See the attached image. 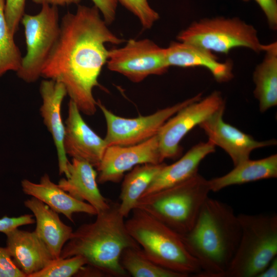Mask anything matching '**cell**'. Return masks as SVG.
<instances>
[{
	"label": "cell",
	"instance_id": "obj_4",
	"mask_svg": "<svg viewBox=\"0 0 277 277\" xmlns=\"http://www.w3.org/2000/svg\"><path fill=\"white\" fill-rule=\"evenodd\" d=\"M125 221L131 236L155 264L189 276L202 271L198 261L185 247L181 235L145 211L134 208Z\"/></svg>",
	"mask_w": 277,
	"mask_h": 277
},
{
	"label": "cell",
	"instance_id": "obj_12",
	"mask_svg": "<svg viewBox=\"0 0 277 277\" xmlns=\"http://www.w3.org/2000/svg\"><path fill=\"white\" fill-rule=\"evenodd\" d=\"M162 162L157 134L133 145L108 146L96 167L97 181L99 184L118 183L126 172L138 165Z\"/></svg>",
	"mask_w": 277,
	"mask_h": 277
},
{
	"label": "cell",
	"instance_id": "obj_32",
	"mask_svg": "<svg viewBox=\"0 0 277 277\" xmlns=\"http://www.w3.org/2000/svg\"><path fill=\"white\" fill-rule=\"evenodd\" d=\"M102 14V17L109 25L115 20L116 16L117 0H91Z\"/></svg>",
	"mask_w": 277,
	"mask_h": 277
},
{
	"label": "cell",
	"instance_id": "obj_2",
	"mask_svg": "<svg viewBox=\"0 0 277 277\" xmlns=\"http://www.w3.org/2000/svg\"><path fill=\"white\" fill-rule=\"evenodd\" d=\"M180 235L201 266V272L195 276L222 277L235 253L241 228L230 205L208 197L192 228Z\"/></svg>",
	"mask_w": 277,
	"mask_h": 277
},
{
	"label": "cell",
	"instance_id": "obj_33",
	"mask_svg": "<svg viewBox=\"0 0 277 277\" xmlns=\"http://www.w3.org/2000/svg\"><path fill=\"white\" fill-rule=\"evenodd\" d=\"M261 8L269 28L277 29V0H254Z\"/></svg>",
	"mask_w": 277,
	"mask_h": 277
},
{
	"label": "cell",
	"instance_id": "obj_13",
	"mask_svg": "<svg viewBox=\"0 0 277 277\" xmlns=\"http://www.w3.org/2000/svg\"><path fill=\"white\" fill-rule=\"evenodd\" d=\"M225 108L224 107L219 109L199 126L208 136L209 141L228 153L234 166L249 159L253 150L276 144L274 139L257 141L251 135L225 122L223 118Z\"/></svg>",
	"mask_w": 277,
	"mask_h": 277
},
{
	"label": "cell",
	"instance_id": "obj_28",
	"mask_svg": "<svg viewBox=\"0 0 277 277\" xmlns=\"http://www.w3.org/2000/svg\"><path fill=\"white\" fill-rule=\"evenodd\" d=\"M139 20L145 29L151 28L159 19V14L148 0H117Z\"/></svg>",
	"mask_w": 277,
	"mask_h": 277
},
{
	"label": "cell",
	"instance_id": "obj_36",
	"mask_svg": "<svg viewBox=\"0 0 277 277\" xmlns=\"http://www.w3.org/2000/svg\"><path fill=\"white\" fill-rule=\"evenodd\" d=\"M242 1H244V2H247L249 1L250 0H242Z\"/></svg>",
	"mask_w": 277,
	"mask_h": 277
},
{
	"label": "cell",
	"instance_id": "obj_24",
	"mask_svg": "<svg viewBox=\"0 0 277 277\" xmlns=\"http://www.w3.org/2000/svg\"><path fill=\"white\" fill-rule=\"evenodd\" d=\"M165 165L163 162L138 165L125 175L119 202L120 212L125 217L129 216L138 200Z\"/></svg>",
	"mask_w": 277,
	"mask_h": 277
},
{
	"label": "cell",
	"instance_id": "obj_19",
	"mask_svg": "<svg viewBox=\"0 0 277 277\" xmlns=\"http://www.w3.org/2000/svg\"><path fill=\"white\" fill-rule=\"evenodd\" d=\"M88 162L72 159L68 164V175L57 185L74 198L90 204L97 213L106 209L109 200L101 193L97 185V171Z\"/></svg>",
	"mask_w": 277,
	"mask_h": 277
},
{
	"label": "cell",
	"instance_id": "obj_10",
	"mask_svg": "<svg viewBox=\"0 0 277 277\" xmlns=\"http://www.w3.org/2000/svg\"><path fill=\"white\" fill-rule=\"evenodd\" d=\"M202 93L157 110L146 116L125 118L117 116L108 109L101 101L97 106L102 111L106 125L105 140L107 146H130L142 143L157 134L164 124L186 105L202 98Z\"/></svg>",
	"mask_w": 277,
	"mask_h": 277
},
{
	"label": "cell",
	"instance_id": "obj_27",
	"mask_svg": "<svg viewBox=\"0 0 277 277\" xmlns=\"http://www.w3.org/2000/svg\"><path fill=\"white\" fill-rule=\"evenodd\" d=\"M87 264L81 255L54 259L45 268L30 277H70L76 275L80 269Z\"/></svg>",
	"mask_w": 277,
	"mask_h": 277
},
{
	"label": "cell",
	"instance_id": "obj_31",
	"mask_svg": "<svg viewBox=\"0 0 277 277\" xmlns=\"http://www.w3.org/2000/svg\"><path fill=\"white\" fill-rule=\"evenodd\" d=\"M33 215L25 214L16 217L5 215L0 218V232L6 234L8 232L24 225L33 224L35 220Z\"/></svg>",
	"mask_w": 277,
	"mask_h": 277
},
{
	"label": "cell",
	"instance_id": "obj_21",
	"mask_svg": "<svg viewBox=\"0 0 277 277\" xmlns=\"http://www.w3.org/2000/svg\"><path fill=\"white\" fill-rule=\"evenodd\" d=\"M215 150V146L209 141L193 146L176 162L169 165L166 164L141 198L191 178L197 173L201 161Z\"/></svg>",
	"mask_w": 277,
	"mask_h": 277
},
{
	"label": "cell",
	"instance_id": "obj_7",
	"mask_svg": "<svg viewBox=\"0 0 277 277\" xmlns=\"http://www.w3.org/2000/svg\"><path fill=\"white\" fill-rule=\"evenodd\" d=\"M179 41L211 52L228 54L233 48L243 47L255 52L264 51L256 29L238 17L217 16L192 23L177 36Z\"/></svg>",
	"mask_w": 277,
	"mask_h": 277
},
{
	"label": "cell",
	"instance_id": "obj_23",
	"mask_svg": "<svg viewBox=\"0 0 277 277\" xmlns=\"http://www.w3.org/2000/svg\"><path fill=\"white\" fill-rule=\"evenodd\" d=\"M263 61L255 67L253 80V92L259 102L261 112L277 105V43L267 44Z\"/></svg>",
	"mask_w": 277,
	"mask_h": 277
},
{
	"label": "cell",
	"instance_id": "obj_17",
	"mask_svg": "<svg viewBox=\"0 0 277 277\" xmlns=\"http://www.w3.org/2000/svg\"><path fill=\"white\" fill-rule=\"evenodd\" d=\"M166 53L169 67H203L220 83L229 81L233 77L231 60L220 62L212 52L197 46L180 41L172 42L166 48Z\"/></svg>",
	"mask_w": 277,
	"mask_h": 277
},
{
	"label": "cell",
	"instance_id": "obj_9",
	"mask_svg": "<svg viewBox=\"0 0 277 277\" xmlns=\"http://www.w3.org/2000/svg\"><path fill=\"white\" fill-rule=\"evenodd\" d=\"M106 64L109 70L134 83L150 75L163 74L170 67L166 48L148 38L130 39L122 47L109 50Z\"/></svg>",
	"mask_w": 277,
	"mask_h": 277
},
{
	"label": "cell",
	"instance_id": "obj_3",
	"mask_svg": "<svg viewBox=\"0 0 277 277\" xmlns=\"http://www.w3.org/2000/svg\"><path fill=\"white\" fill-rule=\"evenodd\" d=\"M119 202L109 200L108 207L97 213L92 223L80 225L64 246L60 257L81 255L87 264L108 277H127L120 258L126 248L141 247L129 233Z\"/></svg>",
	"mask_w": 277,
	"mask_h": 277
},
{
	"label": "cell",
	"instance_id": "obj_11",
	"mask_svg": "<svg viewBox=\"0 0 277 277\" xmlns=\"http://www.w3.org/2000/svg\"><path fill=\"white\" fill-rule=\"evenodd\" d=\"M224 107L225 103L221 93L215 91L205 98L184 107L168 119L157 134L162 160L178 156L182 138L195 126Z\"/></svg>",
	"mask_w": 277,
	"mask_h": 277
},
{
	"label": "cell",
	"instance_id": "obj_22",
	"mask_svg": "<svg viewBox=\"0 0 277 277\" xmlns=\"http://www.w3.org/2000/svg\"><path fill=\"white\" fill-rule=\"evenodd\" d=\"M277 176V155L256 160L244 161L226 174L209 180L211 191L217 192L229 186L243 184Z\"/></svg>",
	"mask_w": 277,
	"mask_h": 277
},
{
	"label": "cell",
	"instance_id": "obj_35",
	"mask_svg": "<svg viewBox=\"0 0 277 277\" xmlns=\"http://www.w3.org/2000/svg\"><path fill=\"white\" fill-rule=\"evenodd\" d=\"M277 257L274 258L267 267L257 277H276Z\"/></svg>",
	"mask_w": 277,
	"mask_h": 277
},
{
	"label": "cell",
	"instance_id": "obj_18",
	"mask_svg": "<svg viewBox=\"0 0 277 277\" xmlns=\"http://www.w3.org/2000/svg\"><path fill=\"white\" fill-rule=\"evenodd\" d=\"M21 187L24 194L37 199L58 214L65 215L72 223H74V213L97 214L93 206L71 196L54 183L47 173L41 177L38 183L27 179L23 180Z\"/></svg>",
	"mask_w": 277,
	"mask_h": 277
},
{
	"label": "cell",
	"instance_id": "obj_1",
	"mask_svg": "<svg viewBox=\"0 0 277 277\" xmlns=\"http://www.w3.org/2000/svg\"><path fill=\"white\" fill-rule=\"evenodd\" d=\"M124 42L110 30L95 6L78 5L74 13L67 12L62 18L58 38L41 76L62 83L79 110L93 115L97 101L93 89L100 86L108 59L105 44Z\"/></svg>",
	"mask_w": 277,
	"mask_h": 277
},
{
	"label": "cell",
	"instance_id": "obj_25",
	"mask_svg": "<svg viewBox=\"0 0 277 277\" xmlns=\"http://www.w3.org/2000/svg\"><path fill=\"white\" fill-rule=\"evenodd\" d=\"M120 262L125 271L133 277H187L164 268L148 258L141 247H128L122 251Z\"/></svg>",
	"mask_w": 277,
	"mask_h": 277
},
{
	"label": "cell",
	"instance_id": "obj_8",
	"mask_svg": "<svg viewBox=\"0 0 277 277\" xmlns=\"http://www.w3.org/2000/svg\"><path fill=\"white\" fill-rule=\"evenodd\" d=\"M21 23L24 28L26 53L16 72L27 83L36 81L59 36L60 23L57 6L42 5L35 15L25 14Z\"/></svg>",
	"mask_w": 277,
	"mask_h": 277
},
{
	"label": "cell",
	"instance_id": "obj_15",
	"mask_svg": "<svg viewBox=\"0 0 277 277\" xmlns=\"http://www.w3.org/2000/svg\"><path fill=\"white\" fill-rule=\"evenodd\" d=\"M39 92L42 99L41 114L44 124L52 135L56 148L59 173L68 175L67 166L69 162L66 154L63 141L65 127L61 116V106L67 91L61 83L47 79L42 81Z\"/></svg>",
	"mask_w": 277,
	"mask_h": 277
},
{
	"label": "cell",
	"instance_id": "obj_5",
	"mask_svg": "<svg viewBox=\"0 0 277 277\" xmlns=\"http://www.w3.org/2000/svg\"><path fill=\"white\" fill-rule=\"evenodd\" d=\"M210 191L209 180L197 173L182 183L140 198L134 208L183 234L193 227Z\"/></svg>",
	"mask_w": 277,
	"mask_h": 277
},
{
	"label": "cell",
	"instance_id": "obj_30",
	"mask_svg": "<svg viewBox=\"0 0 277 277\" xmlns=\"http://www.w3.org/2000/svg\"><path fill=\"white\" fill-rule=\"evenodd\" d=\"M0 277H26L14 263L6 247L0 246Z\"/></svg>",
	"mask_w": 277,
	"mask_h": 277
},
{
	"label": "cell",
	"instance_id": "obj_16",
	"mask_svg": "<svg viewBox=\"0 0 277 277\" xmlns=\"http://www.w3.org/2000/svg\"><path fill=\"white\" fill-rule=\"evenodd\" d=\"M5 235L6 247L15 265L26 277L40 271L54 259L34 231L16 228Z\"/></svg>",
	"mask_w": 277,
	"mask_h": 277
},
{
	"label": "cell",
	"instance_id": "obj_26",
	"mask_svg": "<svg viewBox=\"0 0 277 277\" xmlns=\"http://www.w3.org/2000/svg\"><path fill=\"white\" fill-rule=\"evenodd\" d=\"M5 0H0V77L9 71L17 72L23 56L5 17Z\"/></svg>",
	"mask_w": 277,
	"mask_h": 277
},
{
	"label": "cell",
	"instance_id": "obj_29",
	"mask_svg": "<svg viewBox=\"0 0 277 277\" xmlns=\"http://www.w3.org/2000/svg\"><path fill=\"white\" fill-rule=\"evenodd\" d=\"M26 0H5V19L10 32L14 36L18 29L21 19L25 14Z\"/></svg>",
	"mask_w": 277,
	"mask_h": 277
},
{
	"label": "cell",
	"instance_id": "obj_14",
	"mask_svg": "<svg viewBox=\"0 0 277 277\" xmlns=\"http://www.w3.org/2000/svg\"><path fill=\"white\" fill-rule=\"evenodd\" d=\"M63 141L67 155L86 161L94 167L100 164L107 145L83 120L76 104L70 100Z\"/></svg>",
	"mask_w": 277,
	"mask_h": 277
},
{
	"label": "cell",
	"instance_id": "obj_34",
	"mask_svg": "<svg viewBox=\"0 0 277 277\" xmlns=\"http://www.w3.org/2000/svg\"><path fill=\"white\" fill-rule=\"evenodd\" d=\"M37 4H49L55 6H65L71 4H78L81 0H32Z\"/></svg>",
	"mask_w": 277,
	"mask_h": 277
},
{
	"label": "cell",
	"instance_id": "obj_6",
	"mask_svg": "<svg viewBox=\"0 0 277 277\" xmlns=\"http://www.w3.org/2000/svg\"><path fill=\"white\" fill-rule=\"evenodd\" d=\"M239 246L222 277H257L277 254L276 214H240Z\"/></svg>",
	"mask_w": 277,
	"mask_h": 277
},
{
	"label": "cell",
	"instance_id": "obj_20",
	"mask_svg": "<svg viewBox=\"0 0 277 277\" xmlns=\"http://www.w3.org/2000/svg\"><path fill=\"white\" fill-rule=\"evenodd\" d=\"M24 204L35 217V233L46 244L53 257L60 258L64 246L73 232L72 228L62 222L58 213L34 197L25 200Z\"/></svg>",
	"mask_w": 277,
	"mask_h": 277
}]
</instances>
